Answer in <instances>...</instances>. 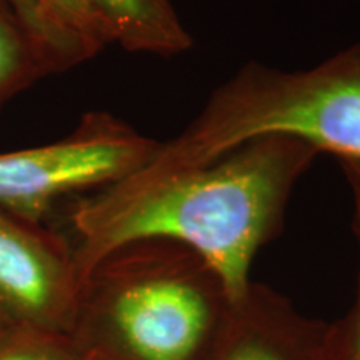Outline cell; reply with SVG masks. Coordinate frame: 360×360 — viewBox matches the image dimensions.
<instances>
[{"instance_id":"6da1fadb","label":"cell","mask_w":360,"mask_h":360,"mask_svg":"<svg viewBox=\"0 0 360 360\" xmlns=\"http://www.w3.org/2000/svg\"><path fill=\"white\" fill-rule=\"evenodd\" d=\"M319 154L297 139L270 135L186 169L147 162L72 209L79 281L120 247L162 238L199 254L240 299L254 259L281 233L294 188Z\"/></svg>"},{"instance_id":"7a4b0ae2","label":"cell","mask_w":360,"mask_h":360,"mask_svg":"<svg viewBox=\"0 0 360 360\" xmlns=\"http://www.w3.org/2000/svg\"><path fill=\"white\" fill-rule=\"evenodd\" d=\"M236 299L188 247L124 245L80 282L74 339L101 360H207Z\"/></svg>"},{"instance_id":"3957f363","label":"cell","mask_w":360,"mask_h":360,"mask_svg":"<svg viewBox=\"0 0 360 360\" xmlns=\"http://www.w3.org/2000/svg\"><path fill=\"white\" fill-rule=\"evenodd\" d=\"M270 135L360 164V44L310 69L244 65L210 94L182 132L160 142L148 164L192 167Z\"/></svg>"},{"instance_id":"277c9868","label":"cell","mask_w":360,"mask_h":360,"mask_svg":"<svg viewBox=\"0 0 360 360\" xmlns=\"http://www.w3.org/2000/svg\"><path fill=\"white\" fill-rule=\"evenodd\" d=\"M159 146L119 117L90 112L62 141L0 154V210L40 225L58 200L127 177Z\"/></svg>"},{"instance_id":"5b68a950","label":"cell","mask_w":360,"mask_h":360,"mask_svg":"<svg viewBox=\"0 0 360 360\" xmlns=\"http://www.w3.org/2000/svg\"><path fill=\"white\" fill-rule=\"evenodd\" d=\"M79 290L72 247L0 210V310L8 321L72 335Z\"/></svg>"},{"instance_id":"8992f818","label":"cell","mask_w":360,"mask_h":360,"mask_svg":"<svg viewBox=\"0 0 360 360\" xmlns=\"http://www.w3.org/2000/svg\"><path fill=\"white\" fill-rule=\"evenodd\" d=\"M328 322L300 314L285 297L252 281L207 360H327Z\"/></svg>"},{"instance_id":"52a82bcc","label":"cell","mask_w":360,"mask_h":360,"mask_svg":"<svg viewBox=\"0 0 360 360\" xmlns=\"http://www.w3.org/2000/svg\"><path fill=\"white\" fill-rule=\"evenodd\" d=\"M105 25L110 42L124 51L172 58L193 47V39L170 0H87Z\"/></svg>"},{"instance_id":"ba28073f","label":"cell","mask_w":360,"mask_h":360,"mask_svg":"<svg viewBox=\"0 0 360 360\" xmlns=\"http://www.w3.org/2000/svg\"><path fill=\"white\" fill-rule=\"evenodd\" d=\"M67 70L62 60L0 0V109L45 75Z\"/></svg>"},{"instance_id":"9c48e42d","label":"cell","mask_w":360,"mask_h":360,"mask_svg":"<svg viewBox=\"0 0 360 360\" xmlns=\"http://www.w3.org/2000/svg\"><path fill=\"white\" fill-rule=\"evenodd\" d=\"M0 360H92L74 335L12 326L0 332Z\"/></svg>"},{"instance_id":"30bf717a","label":"cell","mask_w":360,"mask_h":360,"mask_svg":"<svg viewBox=\"0 0 360 360\" xmlns=\"http://www.w3.org/2000/svg\"><path fill=\"white\" fill-rule=\"evenodd\" d=\"M354 195V231L359 242L360 254V164L342 162ZM327 360H360V264L357 295L352 307L344 317L328 322Z\"/></svg>"},{"instance_id":"8fae6325","label":"cell","mask_w":360,"mask_h":360,"mask_svg":"<svg viewBox=\"0 0 360 360\" xmlns=\"http://www.w3.org/2000/svg\"><path fill=\"white\" fill-rule=\"evenodd\" d=\"M7 2L24 20V24L64 62L67 69H72L96 56V49L92 45L49 19L35 0H7Z\"/></svg>"},{"instance_id":"7c38bea8","label":"cell","mask_w":360,"mask_h":360,"mask_svg":"<svg viewBox=\"0 0 360 360\" xmlns=\"http://www.w3.org/2000/svg\"><path fill=\"white\" fill-rule=\"evenodd\" d=\"M49 19L62 29L79 35L98 52L110 45V35L105 25L92 11L87 0H35Z\"/></svg>"},{"instance_id":"4fadbf2b","label":"cell","mask_w":360,"mask_h":360,"mask_svg":"<svg viewBox=\"0 0 360 360\" xmlns=\"http://www.w3.org/2000/svg\"><path fill=\"white\" fill-rule=\"evenodd\" d=\"M12 326H15V323H12L11 321H8L7 315L4 314L2 310H0V332H4V330H6V328L12 327Z\"/></svg>"},{"instance_id":"5bb4252c","label":"cell","mask_w":360,"mask_h":360,"mask_svg":"<svg viewBox=\"0 0 360 360\" xmlns=\"http://www.w3.org/2000/svg\"><path fill=\"white\" fill-rule=\"evenodd\" d=\"M92 360H101V359H96V357H92Z\"/></svg>"}]
</instances>
